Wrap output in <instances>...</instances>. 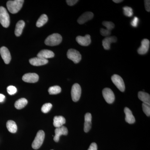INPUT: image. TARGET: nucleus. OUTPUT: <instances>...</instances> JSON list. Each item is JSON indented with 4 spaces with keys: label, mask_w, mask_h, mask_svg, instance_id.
Masks as SVG:
<instances>
[{
    "label": "nucleus",
    "mask_w": 150,
    "mask_h": 150,
    "mask_svg": "<svg viewBox=\"0 0 150 150\" xmlns=\"http://www.w3.org/2000/svg\"><path fill=\"white\" fill-rule=\"evenodd\" d=\"M124 112L126 115L125 120L126 122L129 124H133L135 123V118L130 109L126 107L124 108Z\"/></svg>",
    "instance_id": "19"
},
{
    "label": "nucleus",
    "mask_w": 150,
    "mask_h": 150,
    "mask_svg": "<svg viewBox=\"0 0 150 150\" xmlns=\"http://www.w3.org/2000/svg\"><path fill=\"white\" fill-rule=\"evenodd\" d=\"M139 19L137 17H135L134 19L131 22V25L132 26L134 27H137L139 23Z\"/></svg>",
    "instance_id": "33"
},
{
    "label": "nucleus",
    "mask_w": 150,
    "mask_h": 150,
    "mask_svg": "<svg viewBox=\"0 0 150 150\" xmlns=\"http://www.w3.org/2000/svg\"><path fill=\"white\" fill-rule=\"evenodd\" d=\"M144 4L146 11L148 12H150V1L149 0H146V1H144Z\"/></svg>",
    "instance_id": "34"
},
{
    "label": "nucleus",
    "mask_w": 150,
    "mask_h": 150,
    "mask_svg": "<svg viewBox=\"0 0 150 150\" xmlns=\"http://www.w3.org/2000/svg\"><path fill=\"white\" fill-rule=\"evenodd\" d=\"M55 55L53 51L48 50H43L40 51L37 54V57L41 59H47L52 58Z\"/></svg>",
    "instance_id": "17"
},
{
    "label": "nucleus",
    "mask_w": 150,
    "mask_h": 150,
    "mask_svg": "<svg viewBox=\"0 0 150 150\" xmlns=\"http://www.w3.org/2000/svg\"><path fill=\"white\" fill-rule=\"evenodd\" d=\"M150 105L146 103H143L142 108L143 110L147 116H150Z\"/></svg>",
    "instance_id": "30"
},
{
    "label": "nucleus",
    "mask_w": 150,
    "mask_h": 150,
    "mask_svg": "<svg viewBox=\"0 0 150 150\" xmlns=\"http://www.w3.org/2000/svg\"><path fill=\"white\" fill-rule=\"evenodd\" d=\"M66 121V119L63 116H56L54 117L53 124L56 128H59L63 126Z\"/></svg>",
    "instance_id": "20"
},
{
    "label": "nucleus",
    "mask_w": 150,
    "mask_h": 150,
    "mask_svg": "<svg viewBox=\"0 0 150 150\" xmlns=\"http://www.w3.org/2000/svg\"><path fill=\"white\" fill-rule=\"evenodd\" d=\"M28 104L27 99L21 98L17 100L15 103V107L17 109H21L25 107Z\"/></svg>",
    "instance_id": "24"
},
{
    "label": "nucleus",
    "mask_w": 150,
    "mask_h": 150,
    "mask_svg": "<svg viewBox=\"0 0 150 150\" xmlns=\"http://www.w3.org/2000/svg\"><path fill=\"white\" fill-rule=\"evenodd\" d=\"M67 4L68 5L70 6H73L75 4H76L78 2V0H67L66 1Z\"/></svg>",
    "instance_id": "35"
},
{
    "label": "nucleus",
    "mask_w": 150,
    "mask_h": 150,
    "mask_svg": "<svg viewBox=\"0 0 150 150\" xmlns=\"http://www.w3.org/2000/svg\"><path fill=\"white\" fill-rule=\"evenodd\" d=\"M55 135L54 140L55 142H59V138L62 135H67L68 134V130L67 127L62 126L59 128H56L55 130Z\"/></svg>",
    "instance_id": "11"
},
{
    "label": "nucleus",
    "mask_w": 150,
    "mask_h": 150,
    "mask_svg": "<svg viewBox=\"0 0 150 150\" xmlns=\"http://www.w3.org/2000/svg\"><path fill=\"white\" fill-rule=\"evenodd\" d=\"M77 43L82 46H88L91 43V38L89 35H86L85 36H78L76 38Z\"/></svg>",
    "instance_id": "13"
},
{
    "label": "nucleus",
    "mask_w": 150,
    "mask_h": 150,
    "mask_svg": "<svg viewBox=\"0 0 150 150\" xmlns=\"http://www.w3.org/2000/svg\"><path fill=\"white\" fill-rule=\"evenodd\" d=\"M92 115L90 113H86L85 115V123L84 131L87 133L90 131L91 127Z\"/></svg>",
    "instance_id": "18"
},
{
    "label": "nucleus",
    "mask_w": 150,
    "mask_h": 150,
    "mask_svg": "<svg viewBox=\"0 0 150 150\" xmlns=\"http://www.w3.org/2000/svg\"><path fill=\"white\" fill-rule=\"evenodd\" d=\"M48 21V16L46 14H42L40 17L36 22V26L37 27H40L44 25Z\"/></svg>",
    "instance_id": "25"
},
{
    "label": "nucleus",
    "mask_w": 150,
    "mask_h": 150,
    "mask_svg": "<svg viewBox=\"0 0 150 150\" xmlns=\"http://www.w3.org/2000/svg\"><path fill=\"white\" fill-rule=\"evenodd\" d=\"M5 96L2 94H0V102H2L4 100Z\"/></svg>",
    "instance_id": "37"
},
{
    "label": "nucleus",
    "mask_w": 150,
    "mask_h": 150,
    "mask_svg": "<svg viewBox=\"0 0 150 150\" xmlns=\"http://www.w3.org/2000/svg\"></svg>",
    "instance_id": "39"
},
{
    "label": "nucleus",
    "mask_w": 150,
    "mask_h": 150,
    "mask_svg": "<svg viewBox=\"0 0 150 150\" xmlns=\"http://www.w3.org/2000/svg\"><path fill=\"white\" fill-rule=\"evenodd\" d=\"M52 107V105L51 103H46L43 105L42 108H41V111L43 113H47L51 110V108Z\"/></svg>",
    "instance_id": "28"
},
{
    "label": "nucleus",
    "mask_w": 150,
    "mask_h": 150,
    "mask_svg": "<svg viewBox=\"0 0 150 150\" xmlns=\"http://www.w3.org/2000/svg\"><path fill=\"white\" fill-rule=\"evenodd\" d=\"M45 138V133L42 130H40L37 132L34 141L32 144V148L34 149H38L43 144Z\"/></svg>",
    "instance_id": "4"
},
{
    "label": "nucleus",
    "mask_w": 150,
    "mask_h": 150,
    "mask_svg": "<svg viewBox=\"0 0 150 150\" xmlns=\"http://www.w3.org/2000/svg\"><path fill=\"white\" fill-rule=\"evenodd\" d=\"M88 150H97V145L95 143H92Z\"/></svg>",
    "instance_id": "36"
},
{
    "label": "nucleus",
    "mask_w": 150,
    "mask_h": 150,
    "mask_svg": "<svg viewBox=\"0 0 150 150\" xmlns=\"http://www.w3.org/2000/svg\"><path fill=\"white\" fill-rule=\"evenodd\" d=\"M117 38L115 36H108L105 38L102 41L103 46L105 50H109L110 49V44L115 43L117 41Z\"/></svg>",
    "instance_id": "15"
},
{
    "label": "nucleus",
    "mask_w": 150,
    "mask_h": 150,
    "mask_svg": "<svg viewBox=\"0 0 150 150\" xmlns=\"http://www.w3.org/2000/svg\"><path fill=\"white\" fill-rule=\"evenodd\" d=\"M100 33L101 35L106 37H108L111 34V31H110L107 29H104V28L100 29Z\"/></svg>",
    "instance_id": "32"
},
{
    "label": "nucleus",
    "mask_w": 150,
    "mask_h": 150,
    "mask_svg": "<svg viewBox=\"0 0 150 150\" xmlns=\"http://www.w3.org/2000/svg\"><path fill=\"white\" fill-rule=\"evenodd\" d=\"M81 93V89L78 83H75L73 86L71 91L72 99L74 102H77L79 100Z\"/></svg>",
    "instance_id": "6"
},
{
    "label": "nucleus",
    "mask_w": 150,
    "mask_h": 150,
    "mask_svg": "<svg viewBox=\"0 0 150 150\" xmlns=\"http://www.w3.org/2000/svg\"><path fill=\"white\" fill-rule=\"evenodd\" d=\"M0 23L3 27L8 28L10 23V19L6 9L3 6H0Z\"/></svg>",
    "instance_id": "3"
},
{
    "label": "nucleus",
    "mask_w": 150,
    "mask_h": 150,
    "mask_svg": "<svg viewBox=\"0 0 150 150\" xmlns=\"http://www.w3.org/2000/svg\"><path fill=\"white\" fill-rule=\"evenodd\" d=\"M48 60L47 59H41L38 57L32 58L29 60L30 64L37 67L46 64L48 63Z\"/></svg>",
    "instance_id": "16"
},
{
    "label": "nucleus",
    "mask_w": 150,
    "mask_h": 150,
    "mask_svg": "<svg viewBox=\"0 0 150 150\" xmlns=\"http://www.w3.org/2000/svg\"><path fill=\"white\" fill-rule=\"evenodd\" d=\"M62 89L58 86H53L49 88L48 90V93L50 95H56L60 93Z\"/></svg>",
    "instance_id": "26"
},
{
    "label": "nucleus",
    "mask_w": 150,
    "mask_h": 150,
    "mask_svg": "<svg viewBox=\"0 0 150 150\" xmlns=\"http://www.w3.org/2000/svg\"><path fill=\"white\" fill-rule=\"evenodd\" d=\"M39 79V76L35 73H28L23 75L22 80L24 82L29 83H35Z\"/></svg>",
    "instance_id": "9"
},
{
    "label": "nucleus",
    "mask_w": 150,
    "mask_h": 150,
    "mask_svg": "<svg viewBox=\"0 0 150 150\" xmlns=\"http://www.w3.org/2000/svg\"><path fill=\"white\" fill-rule=\"evenodd\" d=\"M93 14L91 12H86L78 18L77 22L80 24H83L93 18Z\"/></svg>",
    "instance_id": "14"
},
{
    "label": "nucleus",
    "mask_w": 150,
    "mask_h": 150,
    "mask_svg": "<svg viewBox=\"0 0 150 150\" xmlns=\"http://www.w3.org/2000/svg\"><path fill=\"white\" fill-rule=\"evenodd\" d=\"M112 1L114 2V3L118 4V3H121V2L123 1H122V0H113Z\"/></svg>",
    "instance_id": "38"
},
{
    "label": "nucleus",
    "mask_w": 150,
    "mask_h": 150,
    "mask_svg": "<svg viewBox=\"0 0 150 150\" xmlns=\"http://www.w3.org/2000/svg\"><path fill=\"white\" fill-rule=\"evenodd\" d=\"M24 21H23L21 20L18 22L16 26L15 30V34L17 37L20 36L22 33L23 30L25 26Z\"/></svg>",
    "instance_id": "21"
},
{
    "label": "nucleus",
    "mask_w": 150,
    "mask_h": 150,
    "mask_svg": "<svg viewBox=\"0 0 150 150\" xmlns=\"http://www.w3.org/2000/svg\"><path fill=\"white\" fill-rule=\"evenodd\" d=\"M141 46L138 48V54L140 55H144L146 54L150 47V41L147 39H144L141 43Z\"/></svg>",
    "instance_id": "12"
},
{
    "label": "nucleus",
    "mask_w": 150,
    "mask_h": 150,
    "mask_svg": "<svg viewBox=\"0 0 150 150\" xmlns=\"http://www.w3.org/2000/svg\"><path fill=\"white\" fill-rule=\"evenodd\" d=\"M103 96L106 102L109 104L112 103L115 100V95L110 88H105L102 91Z\"/></svg>",
    "instance_id": "8"
},
{
    "label": "nucleus",
    "mask_w": 150,
    "mask_h": 150,
    "mask_svg": "<svg viewBox=\"0 0 150 150\" xmlns=\"http://www.w3.org/2000/svg\"><path fill=\"white\" fill-rule=\"evenodd\" d=\"M24 2L23 0L8 1L7 3V7L11 13H16L21 9Z\"/></svg>",
    "instance_id": "1"
},
{
    "label": "nucleus",
    "mask_w": 150,
    "mask_h": 150,
    "mask_svg": "<svg viewBox=\"0 0 150 150\" xmlns=\"http://www.w3.org/2000/svg\"><path fill=\"white\" fill-rule=\"evenodd\" d=\"M123 13L126 16L131 17L133 14V9L129 6H125L123 8Z\"/></svg>",
    "instance_id": "27"
},
{
    "label": "nucleus",
    "mask_w": 150,
    "mask_h": 150,
    "mask_svg": "<svg viewBox=\"0 0 150 150\" xmlns=\"http://www.w3.org/2000/svg\"><path fill=\"white\" fill-rule=\"evenodd\" d=\"M1 56L6 64H8L11 62V57L10 51L6 47L3 46L0 48Z\"/></svg>",
    "instance_id": "10"
},
{
    "label": "nucleus",
    "mask_w": 150,
    "mask_h": 150,
    "mask_svg": "<svg viewBox=\"0 0 150 150\" xmlns=\"http://www.w3.org/2000/svg\"><path fill=\"white\" fill-rule=\"evenodd\" d=\"M68 59L72 61L75 64H78L81 60V55L79 51L74 49H70L67 53Z\"/></svg>",
    "instance_id": "5"
},
{
    "label": "nucleus",
    "mask_w": 150,
    "mask_h": 150,
    "mask_svg": "<svg viewBox=\"0 0 150 150\" xmlns=\"http://www.w3.org/2000/svg\"><path fill=\"white\" fill-rule=\"evenodd\" d=\"M6 127L8 130L11 133H16L17 131V126L16 123L13 121L9 120L6 123Z\"/></svg>",
    "instance_id": "23"
},
{
    "label": "nucleus",
    "mask_w": 150,
    "mask_h": 150,
    "mask_svg": "<svg viewBox=\"0 0 150 150\" xmlns=\"http://www.w3.org/2000/svg\"><path fill=\"white\" fill-rule=\"evenodd\" d=\"M103 25L106 28V29L111 31L115 27V25L112 22L103 21L102 23Z\"/></svg>",
    "instance_id": "29"
},
{
    "label": "nucleus",
    "mask_w": 150,
    "mask_h": 150,
    "mask_svg": "<svg viewBox=\"0 0 150 150\" xmlns=\"http://www.w3.org/2000/svg\"><path fill=\"white\" fill-rule=\"evenodd\" d=\"M138 97L143 103L150 105V95L145 92L139 91L138 93Z\"/></svg>",
    "instance_id": "22"
},
{
    "label": "nucleus",
    "mask_w": 150,
    "mask_h": 150,
    "mask_svg": "<svg viewBox=\"0 0 150 150\" xmlns=\"http://www.w3.org/2000/svg\"><path fill=\"white\" fill-rule=\"evenodd\" d=\"M111 80L117 88L121 92H124L125 86L122 78L119 75L114 74L111 77Z\"/></svg>",
    "instance_id": "7"
},
{
    "label": "nucleus",
    "mask_w": 150,
    "mask_h": 150,
    "mask_svg": "<svg viewBox=\"0 0 150 150\" xmlns=\"http://www.w3.org/2000/svg\"><path fill=\"white\" fill-rule=\"evenodd\" d=\"M7 91L9 94L10 95H13L16 93L17 89L15 87L13 86H10L7 88Z\"/></svg>",
    "instance_id": "31"
},
{
    "label": "nucleus",
    "mask_w": 150,
    "mask_h": 150,
    "mask_svg": "<svg viewBox=\"0 0 150 150\" xmlns=\"http://www.w3.org/2000/svg\"><path fill=\"white\" fill-rule=\"evenodd\" d=\"M62 35L59 33H54L48 36L45 41L46 45L49 46H55L59 45L62 42Z\"/></svg>",
    "instance_id": "2"
}]
</instances>
